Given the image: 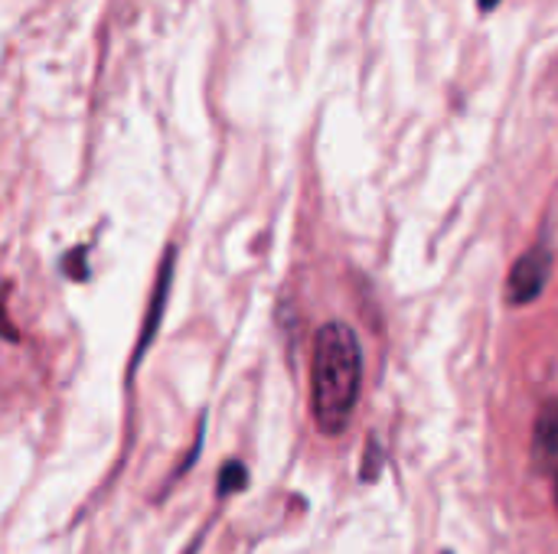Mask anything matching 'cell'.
Instances as JSON below:
<instances>
[{
	"instance_id": "1",
	"label": "cell",
	"mask_w": 558,
	"mask_h": 554,
	"mask_svg": "<svg viewBox=\"0 0 558 554\" xmlns=\"http://www.w3.org/2000/svg\"><path fill=\"white\" fill-rule=\"evenodd\" d=\"M363 385V349L347 323H327L314 336L311 411L324 434H340L356 408Z\"/></svg>"
},
{
	"instance_id": "3",
	"label": "cell",
	"mask_w": 558,
	"mask_h": 554,
	"mask_svg": "<svg viewBox=\"0 0 558 554\" xmlns=\"http://www.w3.org/2000/svg\"><path fill=\"white\" fill-rule=\"evenodd\" d=\"M533 454L539 464L558 460V398L539 408V418L533 428Z\"/></svg>"
},
{
	"instance_id": "2",
	"label": "cell",
	"mask_w": 558,
	"mask_h": 554,
	"mask_svg": "<svg viewBox=\"0 0 558 554\" xmlns=\"http://www.w3.org/2000/svg\"><path fill=\"white\" fill-rule=\"evenodd\" d=\"M553 278V248L536 245L526 255L517 258L510 281H507V297L510 304H533Z\"/></svg>"
},
{
	"instance_id": "5",
	"label": "cell",
	"mask_w": 558,
	"mask_h": 554,
	"mask_svg": "<svg viewBox=\"0 0 558 554\" xmlns=\"http://www.w3.org/2000/svg\"><path fill=\"white\" fill-rule=\"evenodd\" d=\"M494 7H500V0H481V10H484V13H490Z\"/></svg>"
},
{
	"instance_id": "4",
	"label": "cell",
	"mask_w": 558,
	"mask_h": 554,
	"mask_svg": "<svg viewBox=\"0 0 558 554\" xmlns=\"http://www.w3.org/2000/svg\"><path fill=\"white\" fill-rule=\"evenodd\" d=\"M245 480H248V477H245V467L232 460V464H226V467H222V477H219V493H222V496H229L232 490H245Z\"/></svg>"
}]
</instances>
